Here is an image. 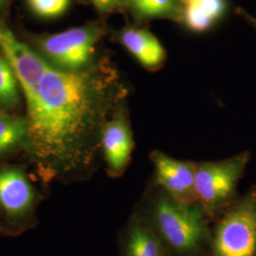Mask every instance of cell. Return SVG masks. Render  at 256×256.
<instances>
[{"label":"cell","mask_w":256,"mask_h":256,"mask_svg":"<svg viewBox=\"0 0 256 256\" xmlns=\"http://www.w3.org/2000/svg\"><path fill=\"white\" fill-rule=\"evenodd\" d=\"M112 92L110 81L100 74L50 64L27 102L26 144L37 162L54 172L90 164Z\"/></svg>","instance_id":"cell-1"},{"label":"cell","mask_w":256,"mask_h":256,"mask_svg":"<svg viewBox=\"0 0 256 256\" xmlns=\"http://www.w3.org/2000/svg\"><path fill=\"white\" fill-rule=\"evenodd\" d=\"M203 210L196 203H186L167 196L156 204L154 226L169 254L198 256L210 243Z\"/></svg>","instance_id":"cell-2"},{"label":"cell","mask_w":256,"mask_h":256,"mask_svg":"<svg viewBox=\"0 0 256 256\" xmlns=\"http://www.w3.org/2000/svg\"><path fill=\"white\" fill-rule=\"evenodd\" d=\"M212 256H254L256 194H252L230 210L210 241Z\"/></svg>","instance_id":"cell-3"},{"label":"cell","mask_w":256,"mask_h":256,"mask_svg":"<svg viewBox=\"0 0 256 256\" xmlns=\"http://www.w3.org/2000/svg\"><path fill=\"white\" fill-rule=\"evenodd\" d=\"M100 38V30L92 25L68 28L43 37L39 48L55 68L78 72L90 63Z\"/></svg>","instance_id":"cell-4"},{"label":"cell","mask_w":256,"mask_h":256,"mask_svg":"<svg viewBox=\"0 0 256 256\" xmlns=\"http://www.w3.org/2000/svg\"><path fill=\"white\" fill-rule=\"evenodd\" d=\"M246 162L244 156L196 164L194 200L212 212L232 194Z\"/></svg>","instance_id":"cell-5"},{"label":"cell","mask_w":256,"mask_h":256,"mask_svg":"<svg viewBox=\"0 0 256 256\" xmlns=\"http://www.w3.org/2000/svg\"><path fill=\"white\" fill-rule=\"evenodd\" d=\"M0 52L12 66L27 104L34 98L40 79L50 64L14 36L1 21Z\"/></svg>","instance_id":"cell-6"},{"label":"cell","mask_w":256,"mask_h":256,"mask_svg":"<svg viewBox=\"0 0 256 256\" xmlns=\"http://www.w3.org/2000/svg\"><path fill=\"white\" fill-rule=\"evenodd\" d=\"M152 156L156 180L168 196L178 202L196 203L194 178L196 164L174 160L162 152H155Z\"/></svg>","instance_id":"cell-7"},{"label":"cell","mask_w":256,"mask_h":256,"mask_svg":"<svg viewBox=\"0 0 256 256\" xmlns=\"http://www.w3.org/2000/svg\"><path fill=\"white\" fill-rule=\"evenodd\" d=\"M110 174L120 176L126 169L134 142L128 120L122 112L106 122L100 142Z\"/></svg>","instance_id":"cell-8"},{"label":"cell","mask_w":256,"mask_h":256,"mask_svg":"<svg viewBox=\"0 0 256 256\" xmlns=\"http://www.w3.org/2000/svg\"><path fill=\"white\" fill-rule=\"evenodd\" d=\"M34 198V189L22 170L14 167L0 169V205L10 216L26 212Z\"/></svg>","instance_id":"cell-9"},{"label":"cell","mask_w":256,"mask_h":256,"mask_svg":"<svg viewBox=\"0 0 256 256\" xmlns=\"http://www.w3.org/2000/svg\"><path fill=\"white\" fill-rule=\"evenodd\" d=\"M124 46L147 68H154L165 59V50L158 38L144 28H130L120 36Z\"/></svg>","instance_id":"cell-10"},{"label":"cell","mask_w":256,"mask_h":256,"mask_svg":"<svg viewBox=\"0 0 256 256\" xmlns=\"http://www.w3.org/2000/svg\"><path fill=\"white\" fill-rule=\"evenodd\" d=\"M154 228L144 221H135L124 242V256H169Z\"/></svg>","instance_id":"cell-11"},{"label":"cell","mask_w":256,"mask_h":256,"mask_svg":"<svg viewBox=\"0 0 256 256\" xmlns=\"http://www.w3.org/2000/svg\"><path fill=\"white\" fill-rule=\"evenodd\" d=\"M28 132L27 118L0 115V154L26 142Z\"/></svg>","instance_id":"cell-12"},{"label":"cell","mask_w":256,"mask_h":256,"mask_svg":"<svg viewBox=\"0 0 256 256\" xmlns=\"http://www.w3.org/2000/svg\"><path fill=\"white\" fill-rule=\"evenodd\" d=\"M128 4L144 18H171L178 14L176 0H128Z\"/></svg>","instance_id":"cell-13"},{"label":"cell","mask_w":256,"mask_h":256,"mask_svg":"<svg viewBox=\"0 0 256 256\" xmlns=\"http://www.w3.org/2000/svg\"><path fill=\"white\" fill-rule=\"evenodd\" d=\"M19 82L6 58L0 52V104L7 108L19 104Z\"/></svg>","instance_id":"cell-14"},{"label":"cell","mask_w":256,"mask_h":256,"mask_svg":"<svg viewBox=\"0 0 256 256\" xmlns=\"http://www.w3.org/2000/svg\"><path fill=\"white\" fill-rule=\"evenodd\" d=\"M183 21L187 27L194 32H205L216 22V20L198 2L185 5Z\"/></svg>","instance_id":"cell-15"},{"label":"cell","mask_w":256,"mask_h":256,"mask_svg":"<svg viewBox=\"0 0 256 256\" xmlns=\"http://www.w3.org/2000/svg\"><path fill=\"white\" fill-rule=\"evenodd\" d=\"M34 14L43 18H59L68 8L70 0H27Z\"/></svg>","instance_id":"cell-16"},{"label":"cell","mask_w":256,"mask_h":256,"mask_svg":"<svg viewBox=\"0 0 256 256\" xmlns=\"http://www.w3.org/2000/svg\"><path fill=\"white\" fill-rule=\"evenodd\" d=\"M194 2H198L216 21L220 19L226 10L225 0H198Z\"/></svg>","instance_id":"cell-17"},{"label":"cell","mask_w":256,"mask_h":256,"mask_svg":"<svg viewBox=\"0 0 256 256\" xmlns=\"http://www.w3.org/2000/svg\"><path fill=\"white\" fill-rule=\"evenodd\" d=\"M93 6L101 12H112L122 9L128 0H90Z\"/></svg>","instance_id":"cell-18"},{"label":"cell","mask_w":256,"mask_h":256,"mask_svg":"<svg viewBox=\"0 0 256 256\" xmlns=\"http://www.w3.org/2000/svg\"><path fill=\"white\" fill-rule=\"evenodd\" d=\"M246 16H247V18L248 19V21L256 28V18H252V16H248V14H246Z\"/></svg>","instance_id":"cell-19"},{"label":"cell","mask_w":256,"mask_h":256,"mask_svg":"<svg viewBox=\"0 0 256 256\" xmlns=\"http://www.w3.org/2000/svg\"><path fill=\"white\" fill-rule=\"evenodd\" d=\"M182 3H184V5H188L190 3H192L194 1H198V0H180Z\"/></svg>","instance_id":"cell-20"},{"label":"cell","mask_w":256,"mask_h":256,"mask_svg":"<svg viewBox=\"0 0 256 256\" xmlns=\"http://www.w3.org/2000/svg\"><path fill=\"white\" fill-rule=\"evenodd\" d=\"M8 1H9V0H0V7L4 6Z\"/></svg>","instance_id":"cell-21"}]
</instances>
